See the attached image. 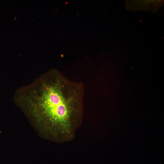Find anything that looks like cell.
<instances>
[{"instance_id": "6da1fadb", "label": "cell", "mask_w": 164, "mask_h": 164, "mask_svg": "<svg viewBox=\"0 0 164 164\" xmlns=\"http://www.w3.org/2000/svg\"><path fill=\"white\" fill-rule=\"evenodd\" d=\"M84 95L81 82L52 70L17 90L14 99L45 131L66 141L72 138L82 119Z\"/></svg>"}]
</instances>
